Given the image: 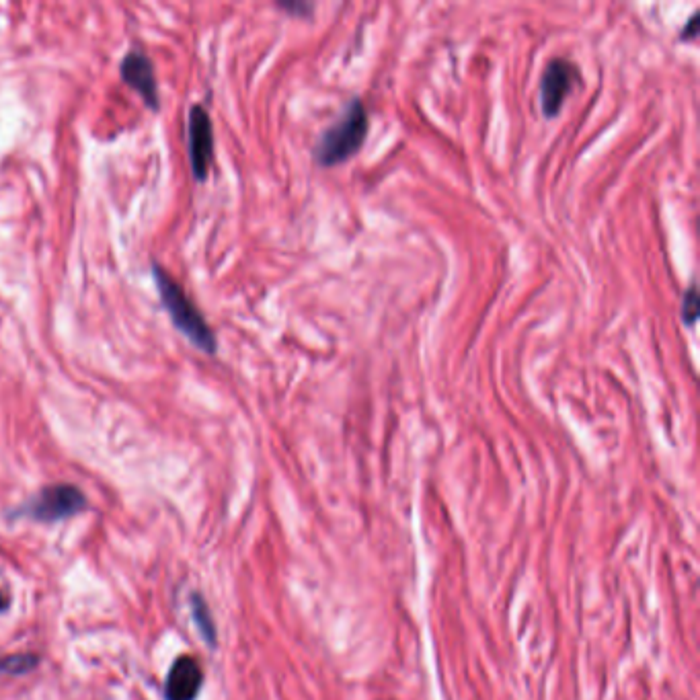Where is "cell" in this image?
<instances>
[{"label":"cell","instance_id":"11","mask_svg":"<svg viewBox=\"0 0 700 700\" xmlns=\"http://www.w3.org/2000/svg\"><path fill=\"white\" fill-rule=\"evenodd\" d=\"M698 21H700V17H698V11L688 19V23L680 29V37H682V40H694V37H696V33H698Z\"/></svg>","mask_w":700,"mask_h":700},{"label":"cell","instance_id":"6","mask_svg":"<svg viewBox=\"0 0 700 700\" xmlns=\"http://www.w3.org/2000/svg\"><path fill=\"white\" fill-rule=\"evenodd\" d=\"M122 79L144 99L150 109H159V87L152 62L140 50H132L122 60Z\"/></svg>","mask_w":700,"mask_h":700},{"label":"cell","instance_id":"2","mask_svg":"<svg viewBox=\"0 0 700 700\" xmlns=\"http://www.w3.org/2000/svg\"><path fill=\"white\" fill-rule=\"evenodd\" d=\"M152 276L157 290L161 294V302L167 308V313L173 321V325L193 343L200 347L206 354H216L218 341L210 325L206 323L200 308L193 304V300L183 292V288L171 278L169 271H165L161 265H152Z\"/></svg>","mask_w":700,"mask_h":700},{"label":"cell","instance_id":"1","mask_svg":"<svg viewBox=\"0 0 700 700\" xmlns=\"http://www.w3.org/2000/svg\"><path fill=\"white\" fill-rule=\"evenodd\" d=\"M368 130L370 118L366 103L360 97H352L339 118L317 138L313 148V157L317 165L335 167L347 159H352L362 148Z\"/></svg>","mask_w":700,"mask_h":700},{"label":"cell","instance_id":"5","mask_svg":"<svg viewBox=\"0 0 700 700\" xmlns=\"http://www.w3.org/2000/svg\"><path fill=\"white\" fill-rule=\"evenodd\" d=\"M187 144L193 177L204 181L214 161V128L208 111L202 105H193L189 111Z\"/></svg>","mask_w":700,"mask_h":700},{"label":"cell","instance_id":"7","mask_svg":"<svg viewBox=\"0 0 700 700\" xmlns=\"http://www.w3.org/2000/svg\"><path fill=\"white\" fill-rule=\"evenodd\" d=\"M202 668L191 655H181L169 670L165 698L167 700H196L202 690Z\"/></svg>","mask_w":700,"mask_h":700},{"label":"cell","instance_id":"12","mask_svg":"<svg viewBox=\"0 0 700 700\" xmlns=\"http://www.w3.org/2000/svg\"><path fill=\"white\" fill-rule=\"evenodd\" d=\"M282 9H286V11H292V13H300V15H306V13H310V11H313V7H310V5H304V3H278Z\"/></svg>","mask_w":700,"mask_h":700},{"label":"cell","instance_id":"10","mask_svg":"<svg viewBox=\"0 0 700 700\" xmlns=\"http://www.w3.org/2000/svg\"><path fill=\"white\" fill-rule=\"evenodd\" d=\"M37 664V657L31 655H17L9 659H0V672H13V674H23L33 670Z\"/></svg>","mask_w":700,"mask_h":700},{"label":"cell","instance_id":"4","mask_svg":"<svg viewBox=\"0 0 700 700\" xmlns=\"http://www.w3.org/2000/svg\"><path fill=\"white\" fill-rule=\"evenodd\" d=\"M581 81L579 68L567 58H553L540 76V107L547 118L561 111L571 89Z\"/></svg>","mask_w":700,"mask_h":700},{"label":"cell","instance_id":"8","mask_svg":"<svg viewBox=\"0 0 700 700\" xmlns=\"http://www.w3.org/2000/svg\"><path fill=\"white\" fill-rule=\"evenodd\" d=\"M191 608H193V618H196L198 627H200V633L204 635V639H206L210 645H214V643H216V631H214V622H212V618H210L208 606L204 604V600H202L200 596H193Z\"/></svg>","mask_w":700,"mask_h":700},{"label":"cell","instance_id":"9","mask_svg":"<svg viewBox=\"0 0 700 700\" xmlns=\"http://www.w3.org/2000/svg\"><path fill=\"white\" fill-rule=\"evenodd\" d=\"M698 290H696V282H690L688 290L682 296V306H680V315H682V323L686 327H694L698 321Z\"/></svg>","mask_w":700,"mask_h":700},{"label":"cell","instance_id":"13","mask_svg":"<svg viewBox=\"0 0 700 700\" xmlns=\"http://www.w3.org/2000/svg\"><path fill=\"white\" fill-rule=\"evenodd\" d=\"M7 604H9V602H7V596H5L3 592H0V612H3V610L7 608Z\"/></svg>","mask_w":700,"mask_h":700},{"label":"cell","instance_id":"3","mask_svg":"<svg viewBox=\"0 0 700 700\" xmlns=\"http://www.w3.org/2000/svg\"><path fill=\"white\" fill-rule=\"evenodd\" d=\"M87 508V497L74 485H52L37 493L29 505L27 514L40 522H56L79 514Z\"/></svg>","mask_w":700,"mask_h":700}]
</instances>
